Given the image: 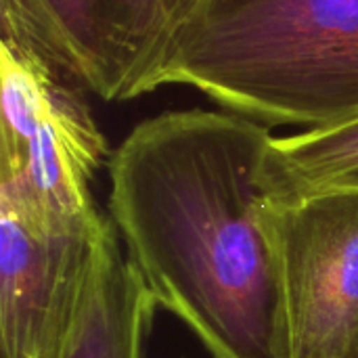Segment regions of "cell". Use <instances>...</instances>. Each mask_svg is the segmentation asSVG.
Instances as JSON below:
<instances>
[{
  "label": "cell",
  "instance_id": "6da1fadb",
  "mask_svg": "<svg viewBox=\"0 0 358 358\" xmlns=\"http://www.w3.org/2000/svg\"><path fill=\"white\" fill-rule=\"evenodd\" d=\"M273 138L231 111H166L109 159V220L128 262L212 358H283L260 185Z\"/></svg>",
  "mask_w": 358,
  "mask_h": 358
},
{
  "label": "cell",
  "instance_id": "7a4b0ae2",
  "mask_svg": "<svg viewBox=\"0 0 358 358\" xmlns=\"http://www.w3.org/2000/svg\"><path fill=\"white\" fill-rule=\"evenodd\" d=\"M189 86L262 126L358 113V0H201L147 92Z\"/></svg>",
  "mask_w": 358,
  "mask_h": 358
},
{
  "label": "cell",
  "instance_id": "3957f363",
  "mask_svg": "<svg viewBox=\"0 0 358 358\" xmlns=\"http://www.w3.org/2000/svg\"><path fill=\"white\" fill-rule=\"evenodd\" d=\"M0 180L17 182L46 214H99L90 182L107 153L80 90L27 46L0 42Z\"/></svg>",
  "mask_w": 358,
  "mask_h": 358
},
{
  "label": "cell",
  "instance_id": "277c9868",
  "mask_svg": "<svg viewBox=\"0 0 358 358\" xmlns=\"http://www.w3.org/2000/svg\"><path fill=\"white\" fill-rule=\"evenodd\" d=\"M201 0H0L2 38L105 101L147 94Z\"/></svg>",
  "mask_w": 358,
  "mask_h": 358
},
{
  "label": "cell",
  "instance_id": "5b68a950",
  "mask_svg": "<svg viewBox=\"0 0 358 358\" xmlns=\"http://www.w3.org/2000/svg\"><path fill=\"white\" fill-rule=\"evenodd\" d=\"M109 218L46 216L13 180H0V352L61 358L78 323Z\"/></svg>",
  "mask_w": 358,
  "mask_h": 358
},
{
  "label": "cell",
  "instance_id": "8992f818",
  "mask_svg": "<svg viewBox=\"0 0 358 358\" xmlns=\"http://www.w3.org/2000/svg\"><path fill=\"white\" fill-rule=\"evenodd\" d=\"M283 358H340L358 336V193L264 203Z\"/></svg>",
  "mask_w": 358,
  "mask_h": 358
},
{
  "label": "cell",
  "instance_id": "52a82bcc",
  "mask_svg": "<svg viewBox=\"0 0 358 358\" xmlns=\"http://www.w3.org/2000/svg\"><path fill=\"white\" fill-rule=\"evenodd\" d=\"M157 304L109 220L73 334L61 358H145Z\"/></svg>",
  "mask_w": 358,
  "mask_h": 358
},
{
  "label": "cell",
  "instance_id": "ba28073f",
  "mask_svg": "<svg viewBox=\"0 0 358 358\" xmlns=\"http://www.w3.org/2000/svg\"><path fill=\"white\" fill-rule=\"evenodd\" d=\"M260 185L266 201L279 206L358 193V113L292 136H275Z\"/></svg>",
  "mask_w": 358,
  "mask_h": 358
},
{
  "label": "cell",
  "instance_id": "9c48e42d",
  "mask_svg": "<svg viewBox=\"0 0 358 358\" xmlns=\"http://www.w3.org/2000/svg\"><path fill=\"white\" fill-rule=\"evenodd\" d=\"M340 358H358V336H357V340L352 342V346H350V348H348V350H346V352H344Z\"/></svg>",
  "mask_w": 358,
  "mask_h": 358
}]
</instances>
